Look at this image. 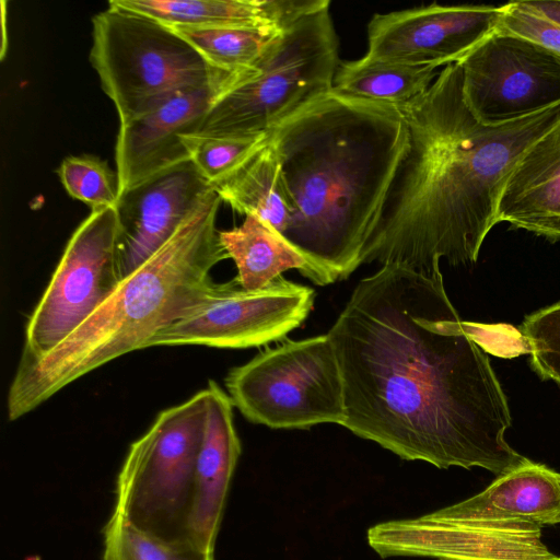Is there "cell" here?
<instances>
[{
    "mask_svg": "<svg viewBox=\"0 0 560 560\" xmlns=\"http://www.w3.org/2000/svg\"><path fill=\"white\" fill-rule=\"evenodd\" d=\"M226 88L178 92L153 109L119 124L115 160L120 195L175 165L190 161L183 136L196 133Z\"/></svg>",
    "mask_w": 560,
    "mask_h": 560,
    "instance_id": "cell-15",
    "label": "cell"
},
{
    "mask_svg": "<svg viewBox=\"0 0 560 560\" xmlns=\"http://www.w3.org/2000/svg\"><path fill=\"white\" fill-rule=\"evenodd\" d=\"M501 5L431 3L376 13L368 24L373 60L439 68L459 62L497 26Z\"/></svg>",
    "mask_w": 560,
    "mask_h": 560,
    "instance_id": "cell-13",
    "label": "cell"
},
{
    "mask_svg": "<svg viewBox=\"0 0 560 560\" xmlns=\"http://www.w3.org/2000/svg\"><path fill=\"white\" fill-rule=\"evenodd\" d=\"M213 190L187 161L124 191L116 206L122 279L158 252Z\"/></svg>",
    "mask_w": 560,
    "mask_h": 560,
    "instance_id": "cell-14",
    "label": "cell"
},
{
    "mask_svg": "<svg viewBox=\"0 0 560 560\" xmlns=\"http://www.w3.org/2000/svg\"><path fill=\"white\" fill-rule=\"evenodd\" d=\"M314 290L278 277L258 290L236 278L217 283L206 305L159 331L147 345H201L243 349L283 339L298 328L314 304Z\"/></svg>",
    "mask_w": 560,
    "mask_h": 560,
    "instance_id": "cell-10",
    "label": "cell"
},
{
    "mask_svg": "<svg viewBox=\"0 0 560 560\" xmlns=\"http://www.w3.org/2000/svg\"><path fill=\"white\" fill-rule=\"evenodd\" d=\"M493 33L530 42L560 57V24L533 10L525 1L501 5Z\"/></svg>",
    "mask_w": 560,
    "mask_h": 560,
    "instance_id": "cell-28",
    "label": "cell"
},
{
    "mask_svg": "<svg viewBox=\"0 0 560 560\" xmlns=\"http://www.w3.org/2000/svg\"><path fill=\"white\" fill-rule=\"evenodd\" d=\"M220 241L236 265V280L246 290L262 289L289 269L299 270L318 285L332 283L282 235L254 215H246L240 226L220 231Z\"/></svg>",
    "mask_w": 560,
    "mask_h": 560,
    "instance_id": "cell-19",
    "label": "cell"
},
{
    "mask_svg": "<svg viewBox=\"0 0 560 560\" xmlns=\"http://www.w3.org/2000/svg\"><path fill=\"white\" fill-rule=\"evenodd\" d=\"M168 27L276 25L287 16L285 0H110Z\"/></svg>",
    "mask_w": 560,
    "mask_h": 560,
    "instance_id": "cell-21",
    "label": "cell"
},
{
    "mask_svg": "<svg viewBox=\"0 0 560 560\" xmlns=\"http://www.w3.org/2000/svg\"><path fill=\"white\" fill-rule=\"evenodd\" d=\"M339 362L342 427L402 459L505 475L530 460L504 439L506 396L441 270L388 264L361 279L327 332Z\"/></svg>",
    "mask_w": 560,
    "mask_h": 560,
    "instance_id": "cell-1",
    "label": "cell"
},
{
    "mask_svg": "<svg viewBox=\"0 0 560 560\" xmlns=\"http://www.w3.org/2000/svg\"><path fill=\"white\" fill-rule=\"evenodd\" d=\"M409 147L361 262L396 264L424 273L471 264L499 223L512 171L560 122V103L503 124H485L469 109L459 63L440 70L430 88L398 106Z\"/></svg>",
    "mask_w": 560,
    "mask_h": 560,
    "instance_id": "cell-2",
    "label": "cell"
},
{
    "mask_svg": "<svg viewBox=\"0 0 560 560\" xmlns=\"http://www.w3.org/2000/svg\"><path fill=\"white\" fill-rule=\"evenodd\" d=\"M268 136L295 203L283 237L332 282L348 278L409 147L402 112L331 89Z\"/></svg>",
    "mask_w": 560,
    "mask_h": 560,
    "instance_id": "cell-3",
    "label": "cell"
},
{
    "mask_svg": "<svg viewBox=\"0 0 560 560\" xmlns=\"http://www.w3.org/2000/svg\"><path fill=\"white\" fill-rule=\"evenodd\" d=\"M521 328L537 373L560 384V302L527 316Z\"/></svg>",
    "mask_w": 560,
    "mask_h": 560,
    "instance_id": "cell-26",
    "label": "cell"
},
{
    "mask_svg": "<svg viewBox=\"0 0 560 560\" xmlns=\"http://www.w3.org/2000/svg\"><path fill=\"white\" fill-rule=\"evenodd\" d=\"M225 387L234 407L250 422L272 429L343 425V381L328 335L283 340L233 368Z\"/></svg>",
    "mask_w": 560,
    "mask_h": 560,
    "instance_id": "cell-8",
    "label": "cell"
},
{
    "mask_svg": "<svg viewBox=\"0 0 560 560\" xmlns=\"http://www.w3.org/2000/svg\"><path fill=\"white\" fill-rule=\"evenodd\" d=\"M439 72L430 66L390 63L363 56L340 62L332 89L346 95L400 106L423 94Z\"/></svg>",
    "mask_w": 560,
    "mask_h": 560,
    "instance_id": "cell-22",
    "label": "cell"
},
{
    "mask_svg": "<svg viewBox=\"0 0 560 560\" xmlns=\"http://www.w3.org/2000/svg\"><path fill=\"white\" fill-rule=\"evenodd\" d=\"M213 189L232 209L258 218L282 236L293 220L295 203L270 141Z\"/></svg>",
    "mask_w": 560,
    "mask_h": 560,
    "instance_id": "cell-20",
    "label": "cell"
},
{
    "mask_svg": "<svg viewBox=\"0 0 560 560\" xmlns=\"http://www.w3.org/2000/svg\"><path fill=\"white\" fill-rule=\"evenodd\" d=\"M168 560H214V556L213 551L180 544L175 546Z\"/></svg>",
    "mask_w": 560,
    "mask_h": 560,
    "instance_id": "cell-29",
    "label": "cell"
},
{
    "mask_svg": "<svg viewBox=\"0 0 560 560\" xmlns=\"http://www.w3.org/2000/svg\"><path fill=\"white\" fill-rule=\"evenodd\" d=\"M190 161L212 187L228 178L269 141L268 133L249 137L183 136Z\"/></svg>",
    "mask_w": 560,
    "mask_h": 560,
    "instance_id": "cell-24",
    "label": "cell"
},
{
    "mask_svg": "<svg viewBox=\"0 0 560 560\" xmlns=\"http://www.w3.org/2000/svg\"><path fill=\"white\" fill-rule=\"evenodd\" d=\"M368 542L381 557H431L440 560H560L541 540V527L504 521H459L434 512L380 523Z\"/></svg>",
    "mask_w": 560,
    "mask_h": 560,
    "instance_id": "cell-12",
    "label": "cell"
},
{
    "mask_svg": "<svg viewBox=\"0 0 560 560\" xmlns=\"http://www.w3.org/2000/svg\"><path fill=\"white\" fill-rule=\"evenodd\" d=\"M206 390L205 431L196 464L186 541L194 547L214 551L241 443L234 428V406L229 394L214 381H209Z\"/></svg>",
    "mask_w": 560,
    "mask_h": 560,
    "instance_id": "cell-16",
    "label": "cell"
},
{
    "mask_svg": "<svg viewBox=\"0 0 560 560\" xmlns=\"http://www.w3.org/2000/svg\"><path fill=\"white\" fill-rule=\"evenodd\" d=\"M206 413L205 388L161 411L130 445L116 480L115 515L168 544H187Z\"/></svg>",
    "mask_w": 560,
    "mask_h": 560,
    "instance_id": "cell-7",
    "label": "cell"
},
{
    "mask_svg": "<svg viewBox=\"0 0 560 560\" xmlns=\"http://www.w3.org/2000/svg\"><path fill=\"white\" fill-rule=\"evenodd\" d=\"M457 63L467 106L485 124L560 103V57L530 42L492 33Z\"/></svg>",
    "mask_w": 560,
    "mask_h": 560,
    "instance_id": "cell-11",
    "label": "cell"
},
{
    "mask_svg": "<svg viewBox=\"0 0 560 560\" xmlns=\"http://www.w3.org/2000/svg\"><path fill=\"white\" fill-rule=\"evenodd\" d=\"M90 62L114 103L119 124L159 106L174 94L232 78L212 69L171 27L108 3L92 19Z\"/></svg>",
    "mask_w": 560,
    "mask_h": 560,
    "instance_id": "cell-6",
    "label": "cell"
},
{
    "mask_svg": "<svg viewBox=\"0 0 560 560\" xmlns=\"http://www.w3.org/2000/svg\"><path fill=\"white\" fill-rule=\"evenodd\" d=\"M61 184L74 199L92 210L116 207L120 197L117 173L92 155L67 156L57 170Z\"/></svg>",
    "mask_w": 560,
    "mask_h": 560,
    "instance_id": "cell-25",
    "label": "cell"
},
{
    "mask_svg": "<svg viewBox=\"0 0 560 560\" xmlns=\"http://www.w3.org/2000/svg\"><path fill=\"white\" fill-rule=\"evenodd\" d=\"M215 190L72 334L38 360L19 363L8 393L18 420L67 385L148 342L210 300L212 268L229 258L215 221Z\"/></svg>",
    "mask_w": 560,
    "mask_h": 560,
    "instance_id": "cell-4",
    "label": "cell"
},
{
    "mask_svg": "<svg viewBox=\"0 0 560 560\" xmlns=\"http://www.w3.org/2000/svg\"><path fill=\"white\" fill-rule=\"evenodd\" d=\"M116 207L92 210L70 237L25 327L20 363L40 359L72 334L122 280Z\"/></svg>",
    "mask_w": 560,
    "mask_h": 560,
    "instance_id": "cell-9",
    "label": "cell"
},
{
    "mask_svg": "<svg viewBox=\"0 0 560 560\" xmlns=\"http://www.w3.org/2000/svg\"><path fill=\"white\" fill-rule=\"evenodd\" d=\"M498 221L560 241V122L512 171L500 198Z\"/></svg>",
    "mask_w": 560,
    "mask_h": 560,
    "instance_id": "cell-17",
    "label": "cell"
},
{
    "mask_svg": "<svg viewBox=\"0 0 560 560\" xmlns=\"http://www.w3.org/2000/svg\"><path fill=\"white\" fill-rule=\"evenodd\" d=\"M330 1L281 26L260 58L214 101L197 136L268 133L281 120L332 89L340 65Z\"/></svg>",
    "mask_w": 560,
    "mask_h": 560,
    "instance_id": "cell-5",
    "label": "cell"
},
{
    "mask_svg": "<svg viewBox=\"0 0 560 560\" xmlns=\"http://www.w3.org/2000/svg\"><path fill=\"white\" fill-rule=\"evenodd\" d=\"M5 1H1V28H2V46H1V59H3L5 51H7V33H5V25H7V10H5Z\"/></svg>",
    "mask_w": 560,
    "mask_h": 560,
    "instance_id": "cell-31",
    "label": "cell"
},
{
    "mask_svg": "<svg viewBox=\"0 0 560 560\" xmlns=\"http://www.w3.org/2000/svg\"><path fill=\"white\" fill-rule=\"evenodd\" d=\"M459 521H517L538 525L560 523V474L529 462L499 476L480 493L434 511Z\"/></svg>",
    "mask_w": 560,
    "mask_h": 560,
    "instance_id": "cell-18",
    "label": "cell"
},
{
    "mask_svg": "<svg viewBox=\"0 0 560 560\" xmlns=\"http://www.w3.org/2000/svg\"><path fill=\"white\" fill-rule=\"evenodd\" d=\"M175 546L112 513L103 528L102 560H168Z\"/></svg>",
    "mask_w": 560,
    "mask_h": 560,
    "instance_id": "cell-27",
    "label": "cell"
},
{
    "mask_svg": "<svg viewBox=\"0 0 560 560\" xmlns=\"http://www.w3.org/2000/svg\"><path fill=\"white\" fill-rule=\"evenodd\" d=\"M525 3L545 15L546 18L560 24V0H524Z\"/></svg>",
    "mask_w": 560,
    "mask_h": 560,
    "instance_id": "cell-30",
    "label": "cell"
},
{
    "mask_svg": "<svg viewBox=\"0 0 560 560\" xmlns=\"http://www.w3.org/2000/svg\"><path fill=\"white\" fill-rule=\"evenodd\" d=\"M171 28L187 40L212 69L231 77L233 82L255 65L281 32V27L276 25Z\"/></svg>",
    "mask_w": 560,
    "mask_h": 560,
    "instance_id": "cell-23",
    "label": "cell"
}]
</instances>
